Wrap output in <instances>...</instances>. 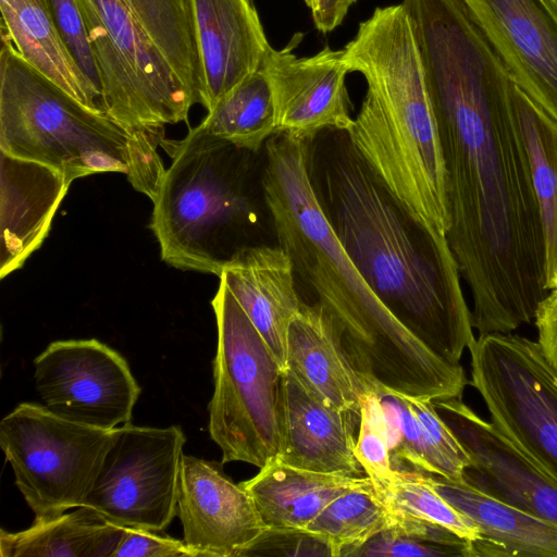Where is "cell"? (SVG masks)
<instances>
[{"mask_svg": "<svg viewBox=\"0 0 557 557\" xmlns=\"http://www.w3.org/2000/svg\"><path fill=\"white\" fill-rule=\"evenodd\" d=\"M440 137L447 242L480 335L534 321L549 290L530 168L513 126L511 75L470 8L431 5L411 21Z\"/></svg>", "mask_w": 557, "mask_h": 557, "instance_id": "6da1fadb", "label": "cell"}, {"mask_svg": "<svg viewBox=\"0 0 557 557\" xmlns=\"http://www.w3.org/2000/svg\"><path fill=\"white\" fill-rule=\"evenodd\" d=\"M308 172L332 230L389 312L425 347L460 364L475 341L446 236L416 219L344 129L309 138Z\"/></svg>", "mask_w": 557, "mask_h": 557, "instance_id": "7a4b0ae2", "label": "cell"}, {"mask_svg": "<svg viewBox=\"0 0 557 557\" xmlns=\"http://www.w3.org/2000/svg\"><path fill=\"white\" fill-rule=\"evenodd\" d=\"M309 138L277 132L264 146L261 190L277 245L296 282L327 312L336 339L370 389L382 386L428 399L448 395L459 366L436 356L382 304L355 267L315 197L308 172Z\"/></svg>", "mask_w": 557, "mask_h": 557, "instance_id": "3957f363", "label": "cell"}, {"mask_svg": "<svg viewBox=\"0 0 557 557\" xmlns=\"http://www.w3.org/2000/svg\"><path fill=\"white\" fill-rule=\"evenodd\" d=\"M343 52L348 71L361 73L368 85L347 131L352 143L408 211L446 236L440 137L404 5L376 8Z\"/></svg>", "mask_w": 557, "mask_h": 557, "instance_id": "277c9868", "label": "cell"}, {"mask_svg": "<svg viewBox=\"0 0 557 557\" xmlns=\"http://www.w3.org/2000/svg\"><path fill=\"white\" fill-rule=\"evenodd\" d=\"M171 164L162 176L150 228L161 259L184 271L220 276L255 239L262 197L255 153L207 133L200 124L164 140Z\"/></svg>", "mask_w": 557, "mask_h": 557, "instance_id": "5b68a950", "label": "cell"}, {"mask_svg": "<svg viewBox=\"0 0 557 557\" xmlns=\"http://www.w3.org/2000/svg\"><path fill=\"white\" fill-rule=\"evenodd\" d=\"M164 140L134 134L84 106L2 41L0 151L51 166L69 183L94 173H124L153 200L165 172L158 153Z\"/></svg>", "mask_w": 557, "mask_h": 557, "instance_id": "8992f818", "label": "cell"}, {"mask_svg": "<svg viewBox=\"0 0 557 557\" xmlns=\"http://www.w3.org/2000/svg\"><path fill=\"white\" fill-rule=\"evenodd\" d=\"M218 330L208 430L222 463L259 469L281 451L280 392L283 369L225 282L211 301Z\"/></svg>", "mask_w": 557, "mask_h": 557, "instance_id": "52a82bcc", "label": "cell"}, {"mask_svg": "<svg viewBox=\"0 0 557 557\" xmlns=\"http://www.w3.org/2000/svg\"><path fill=\"white\" fill-rule=\"evenodd\" d=\"M104 113L138 135L187 122L196 98L174 75L124 0H78Z\"/></svg>", "mask_w": 557, "mask_h": 557, "instance_id": "ba28073f", "label": "cell"}, {"mask_svg": "<svg viewBox=\"0 0 557 557\" xmlns=\"http://www.w3.org/2000/svg\"><path fill=\"white\" fill-rule=\"evenodd\" d=\"M114 434L33 403H21L1 420L0 446L35 520L83 506Z\"/></svg>", "mask_w": 557, "mask_h": 557, "instance_id": "9c48e42d", "label": "cell"}, {"mask_svg": "<svg viewBox=\"0 0 557 557\" xmlns=\"http://www.w3.org/2000/svg\"><path fill=\"white\" fill-rule=\"evenodd\" d=\"M471 381L492 424L557 482V372L539 342L482 334L468 348Z\"/></svg>", "mask_w": 557, "mask_h": 557, "instance_id": "30bf717a", "label": "cell"}, {"mask_svg": "<svg viewBox=\"0 0 557 557\" xmlns=\"http://www.w3.org/2000/svg\"><path fill=\"white\" fill-rule=\"evenodd\" d=\"M185 443L180 425L116 428L83 506L113 524L163 532L177 515Z\"/></svg>", "mask_w": 557, "mask_h": 557, "instance_id": "8fae6325", "label": "cell"}, {"mask_svg": "<svg viewBox=\"0 0 557 557\" xmlns=\"http://www.w3.org/2000/svg\"><path fill=\"white\" fill-rule=\"evenodd\" d=\"M34 381L49 410L102 430L132 422L141 392L125 358L96 338L50 343L34 359Z\"/></svg>", "mask_w": 557, "mask_h": 557, "instance_id": "7c38bea8", "label": "cell"}, {"mask_svg": "<svg viewBox=\"0 0 557 557\" xmlns=\"http://www.w3.org/2000/svg\"><path fill=\"white\" fill-rule=\"evenodd\" d=\"M470 463L462 481L480 492L557 523V482L461 398L431 400Z\"/></svg>", "mask_w": 557, "mask_h": 557, "instance_id": "4fadbf2b", "label": "cell"}, {"mask_svg": "<svg viewBox=\"0 0 557 557\" xmlns=\"http://www.w3.org/2000/svg\"><path fill=\"white\" fill-rule=\"evenodd\" d=\"M222 465L185 454L182 458L177 516L183 541L197 557H239L265 530L252 498Z\"/></svg>", "mask_w": 557, "mask_h": 557, "instance_id": "5bb4252c", "label": "cell"}, {"mask_svg": "<svg viewBox=\"0 0 557 557\" xmlns=\"http://www.w3.org/2000/svg\"><path fill=\"white\" fill-rule=\"evenodd\" d=\"M513 82L557 122V0H466Z\"/></svg>", "mask_w": 557, "mask_h": 557, "instance_id": "9a60e30c", "label": "cell"}, {"mask_svg": "<svg viewBox=\"0 0 557 557\" xmlns=\"http://www.w3.org/2000/svg\"><path fill=\"white\" fill-rule=\"evenodd\" d=\"M297 44L293 39L284 49L272 48L262 66L275 102L277 132L312 137L326 128L348 131L354 119L343 49L326 46L298 58L293 52Z\"/></svg>", "mask_w": 557, "mask_h": 557, "instance_id": "2e32d148", "label": "cell"}, {"mask_svg": "<svg viewBox=\"0 0 557 557\" xmlns=\"http://www.w3.org/2000/svg\"><path fill=\"white\" fill-rule=\"evenodd\" d=\"M208 111L251 73L270 46L253 0H191Z\"/></svg>", "mask_w": 557, "mask_h": 557, "instance_id": "e0dca14e", "label": "cell"}, {"mask_svg": "<svg viewBox=\"0 0 557 557\" xmlns=\"http://www.w3.org/2000/svg\"><path fill=\"white\" fill-rule=\"evenodd\" d=\"M352 416L356 414L325 403L285 368L280 392L277 459L307 470L360 475L363 469L356 456Z\"/></svg>", "mask_w": 557, "mask_h": 557, "instance_id": "ac0fdd59", "label": "cell"}, {"mask_svg": "<svg viewBox=\"0 0 557 557\" xmlns=\"http://www.w3.org/2000/svg\"><path fill=\"white\" fill-rule=\"evenodd\" d=\"M71 183L58 170L0 151V277L46 239Z\"/></svg>", "mask_w": 557, "mask_h": 557, "instance_id": "d6986e66", "label": "cell"}, {"mask_svg": "<svg viewBox=\"0 0 557 557\" xmlns=\"http://www.w3.org/2000/svg\"><path fill=\"white\" fill-rule=\"evenodd\" d=\"M219 277L284 370L288 324L302 302L287 252L278 245L263 243L245 247Z\"/></svg>", "mask_w": 557, "mask_h": 557, "instance_id": "ffe728a7", "label": "cell"}, {"mask_svg": "<svg viewBox=\"0 0 557 557\" xmlns=\"http://www.w3.org/2000/svg\"><path fill=\"white\" fill-rule=\"evenodd\" d=\"M285 368L325 403L360 418L361 400L370 387L346 359L320 304L302 300L292 318Z\"/></svg>", "mask_w": 557, "mask_h": 557, "instance_id": "44dd1931", "label": "cell"}, {"mask_svg": "<svg viewBox=\"0 0 557 557\" xmlns=\"http://www.w3.org/2000/svg\"><path fill=\"white\" fill-rule=\"evenodd\" d=\"M424 480L480 530L471 557H557V523L491 497L463 481L423 473Z\"/></svg>", "mask_w": 557, "mask_h": 557, "instance_id": "7402d4cb", "label": "cell"}, {"mask_svg": "<svg viewBox=\"0 0 557 557\" xmlns=\"http://www.w3.org/2000/svg\"><path fill=\"white\" fill-rule=\"evenodd\" d=\"M239 484L265 528L307 529L335 498L372 482L369 476L307 470L275 458Z\"/></svg>", "mask_w": 557, "mask_h": 557, "instance_id": "603a6c76", "label": "cell"}, {"mask_svg": "<svg viewBox=\"0 0 557 557\" xmlns=\"http://www.w3.org/2000/svg\"><path fill=\"white\" fill-rule=\"evenodd\" d=\"M0 11L3 42L81 103L104 113L100 94L71 55L46 0H0Z\"/></svg>", "mask_w": 557, "mask_h": 557, "instance_id": "cb8c5ba5", "label": "cell"}, {"mask_svg": "<svg viewBox=\"0 0 557 557\" xmlns=\"http://www.w3.org/2000/svg\"><path fill=\"white\" fill-rule=\"evenodd\" d=\"M509 102L540 209L545 246V287L552 290L557 288V122L512 78Z\"/></svg>", "mask_w": 557, "mask_h": 557, "instance_id": "d4e9b609", "label": "cell"}, {"mask_svg": "<svg viewBox=\"0 0 557 557\" xmlns=\"http://www.w3.org/2000/svg\"><path fill=\"white\" fill-rule=\"evenodd\" d=\"M125 527L81 506L70 513L34 520L26 530L0 531L2 557H113Z\"/></svg>", "mask_w": 557, "mask_h": 557, "instance_id": "484cf974", "label": "cell"}, {"mask_svg": "<svg viewBox=\"0 0 557 557\" xmlns=\"http://www.w3.org/2000/svg\"><path fill=\"white\" fill-rule=\"evenodd\" d=\"M200 126L210 135L259 153L277 132L275 102L262 69L251 73L212 110Z\"/></svg>", "mask_w": 557, "mask_h": 557, "instance_id": "4316f807", "label": "cell"}, {"mask_svg": "<svg viewBox=\"0 0 557 557\" xmlns=\"http://www.w3.org/2000/svg\"><path fill=\"white\" fill-rule=\"evenodd\" d=\"M391 520V509L370 484L335 498L307 529L326 536L337 557H346L349 550L385 529Z\"/></svg>", "mask_w": 557, "mask_h": 557, "instance_id": "83f0119b", "label": "cell"}, {"mask_svg": "<svg viewBox=\"0 0 557 557\" xmlns=\"http://www.w3.org/2000/svg\"><path fill=\"white\" fill-rule=\"evenodd\" d=\"M470 546L440 524L392 511L391 523L346 557H471Z\"/></svg>", "mask_w": 557, "mask_h": 557, "instance_id": "f1b7e54d", "label": "cell"}, {"mask_svg": "<svg viewBox=\"0 0 557 557\" xmlns=\"http://www.w3.org/2000/svg\"><path fill=\"white\" fill-rule=\"evenodd\" d=\"M377 494L394 512L440 524L470 543L480 537L478 525L434 491L422 472L395 470Z\"/></svg>", "mask_w": 557, "mask_h": 557, "instance_id": "f546056e", "label": "cell"}, {"mask_svg": "<svg viewBox=\"0 0 557 557\" xmlns=\"http://www.w3.org/2000/svg\"><path fill=\"white\" fill-rule=\"evenodd\" d=\"M371 392L375 393L385 417L393 469L445 478L442 461L428 444L405 395L382 386Z\"/></svg>", "mask_w": 557, "mask_h": 557, "instance_id": "4dcf8cb0", "label": "cell"}, {"mask_svg": "<svg viewBox=\"0 0 557 557\" xmlns=\"http://www.w3.org/2000/svg\"><path fill=\"white\" fill-rule=\"evenodd\" d=\"M356 456L375 491H383L393 480L389 440L382 407L374 392L363 395Z\"/></svg>", "mask_w": 557, "mask_h": 557, "instance_id": "1f68e13d", "label": "cell"}, {"mask_svg": "<svg viewBox=\"0 0 557 557\" xmlns=\"http://www.w3.org/2000/svg\"><path fill=\"white\" fill-rule=\"evenodd\" d=\"M405 397L421 424L428 444L442 461L445 479L462 481L463 471L470 460L453 431L440 417L431 399Z\"/></svg>", "mask_w": 557, "mask_h": 557, "instance_id": "d6a6232c", "label": "cell"}, {"mask_svg": "<svg viewBox=\"0 0 557 557\" xmlns=\"http://www.w3.org/2000/svg\"><path fill=\"white\" fill-rule=\"evenodd\" d=\"M246 556L337 557L331 541L308 529L265 528L240 554Z\"/></svg>", "mask_w": 557, "mask_h": 557, "instance_id": "836d02e7", "label": "cell"}, {"mask_svg": "<svg viewBox=\"0 0 557 557\" xmlns=\"http://www.w3.org/2000/svg\"><path fill=\"white\" fill-rule=\"evenodd\" d=\"M46 2L71 55L101 96L99 73L78 0H46Z\"/></svg>", "mask_w": 557, "mask_h": 557, "instance_id": "e575fe53", "label": "cell"}, {"mask_svg": "<svg viewBox=\"0 0 557 557\" xmlns=\"http://www.w3.org/2000/svg\"><path fill=\"white\" fill-rule=\"evenodd\" d=\"M113 557H197L184 541L162 532L125 528Z\"/></svg>", "mask_w": 557, "mask_h": 557, "instance_id": "d590c367", "label": "cell"}, {"mask_svg": "<svg viewBox=\"0 0 557 557\" xmlns=\"http://www.w3.org/2000/svg\"><path fill=\"white\" fill-rule=\"evenodd\" d=\"M534 323L537 342L547 361L557 372V288L549 290L539 306Z\"/></svg>", "mask_w": 557, "mask_h": 557, "instance_id": "8d00e7d4", "label": "cell"}, {"mask_svg": "<svg viewBox=\"0 0 557 557\" xmlns=\"http://www.w3.org/2000/svg\"><path fill=\"white\" fill-rule=\"evenodd\" d=\"M357 0H305L315 28L327 34L338 27Z\"/></svg>", "mask_w": 557, "mask_h": 557, "instance_id": "74e56055", "label": "cell"}]
</instances>
